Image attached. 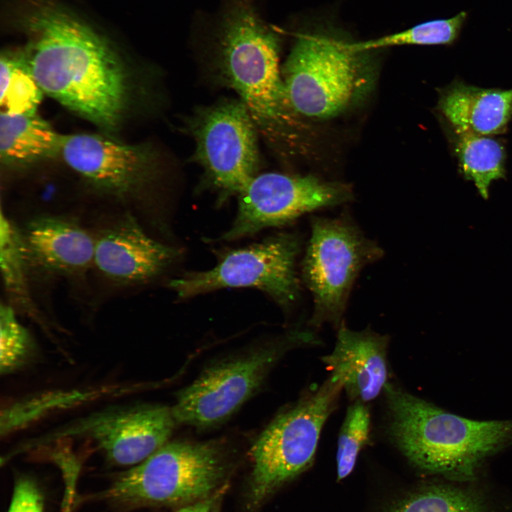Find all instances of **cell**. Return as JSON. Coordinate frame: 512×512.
Listing matches in <instances>:
<instances>
[{"label":"cell","instance_id":"1","mask_svg":"<svg viewBox=\"0 0 512 512\" xmlns=\"http://www.w3.org/2000/svg\"><path fill=\"white\" fill-rule=\"evenodd\" d=\"M28 24L37 34L28 63L42 92L104 129L117 127L126 74L107 41L56 6L38 7Z\"/></svg>","mask_w":512,"mask_h":512},{"label":"cell","instance_id":"2","mask_svg":"<svg viewBox=\"0 0 512 512\" xmlns=\"http://www.w3.org/2000/svg\"><path fill=\"white\" fill-rule=\"evenodd\" d=\"M216 62L225 84L248 110L270 145L292 144L296 113L279 68L280 38L260 16L255 0H228L217 27Z\"/></svg>","mask_w":512,"mask_h":512},{"label":"cell","instance_id":"3","mask_svg":"<svg viewBox=\"0 0 512 512\" xmlns=\"http://www.w3.org/2000/svg\"><path fill=\"white\" fill-rule=\"evenodd\" d=\"M388 434L402 454L429 472L472 478L484 459L512 441V420L459 416L388 383Z\"/></svg>","mask_w":512,"mask_h":512},{"label":"cell","instance_id":"4","mask_svg":"<svg viewBox=\"0 0 512 512\" xmlns=\"http://www.w3.org/2000/svg\"><path fill=\"white\" fill-rule=\"evenodd\" d=\"M351 42L327 31L302 33L281 68L290 105L297 114L335 117L353 102L361 80V56Z\"/></svg>","mask_w":512,"mask_h":512},{"label":"cell","instance_id":"5","mask_svg":"<svg viewBox=\"0 0 512 512\" xmlns=\"http://www.w3.org/2000/svg\"><path fill=\"white\" fill-rule=\"evenodd\" d=\"M341 390L331 375L279 413L261 433L251 450L250 498L254 504L311 463L322 428L336 408Z\"/></svg>","mask_w":512,"mask_h":512},{"label":"cell","instance_id":"6","mask_svg":"<svg viewBox=\"0 0 512 512\" xmlns=\"http://www.w3.org/2000/svg\"><path fill=\"white\" fill-rule=\"evenodd\" d=\"M224 473L216 444L167 442L122 473L107 496L127 506L186 503L209 495Z\"/></svg>","mask_w":512,"mask_h":512},{"label":"cell","instance_id":"7","mask_svg":"<svg viewBox=\"0 0 512 512\" xmlns=\"http://www.w3.org/2000/svg\"><path fill=\"white\" fill-rule=\"evenodd\" d=\"M302 262V277L313 297V326L338 328L361 270L383 255L382 249L346 216L313 217Z\"/></svg>","mask_w":512,"mask_h":512},{"label":"cell","instance_id":"8","mask_svg":"<svg viewBox=\"0 0 512 512\" xmlns=\"http://www.w3.org/2000/svg\"><path fill=\"white\" fill-rule=\"evenodd\" d=\"M318 343L304 331L213 364L177 395L171 407L177 423L197 427L226 420L256 392L281 356L297 344Z\"/></svg>","mask_w":512,"mask_h":512},{"label":"cell","instance_id":"9","mask_svg":"<svg viewBox=\"0 0 512 512\" xmlns=\"http://www.w3.org/2000/svg\"><path fill=\"white\" fill-rule=\"evenodd\" d=\"M187 127L195 142L194 159L217 188L239 194L257 176L259 133L240 100L198 109Z\"/></svg>","mask_w":512,"mask_h":512},{"label":"cell","instance_id":"10","mask_svg":"<svg viewBox=\"0 0 512 512\" xmlns=\"http://www.w3.org/2000/svg\"><path fill=\"white\" fill-rule=\"evenodd\" d=\"M300 242L294 235L281 234L225 255L213 269L188 274L170 286L181 297H189L223 287H252L287 306L298 297L295 262Z\"/></svg>","mask_w":512,"mask_h":512},{"label":"cell","instance_id":"11","mask_svg":"<svg viewBox=\"0 0 512 512\" xmlns=\"http://www.w3.org/2000/svg\"><path fill=\"white\" fill-rule=\"evenodd\" d=\"M176 423L171 407L166 406L111 405L70 421L41 438L89 439L110 462L134 466L168 442Z\"/></svg>","mask_w":512,"mask_h":512},{"label":"cell","instance_id":"12","mask_svg":"<svg viewBox=\"0 0 512 512\" xmlns=\"http://www.w3.org/2000/svg\"><path fill=\"white\" fill-rule=\"evenodd\" d=\"M352 198L344 184L313 176L278 173L257 175L239 193L238 213L224 240H234L263 228L284 225L317 209Z\"/></svg>","mask_w":512,"mask_h":512},{"label":"cell","instance_id":"13","mask_svg":"<svg viewBox=\"0 0 512 512\" xmlns=\"http://www.w3.org/2000/svg\"><path fill=\"white\" fill-rule=\"evenodd\" d=\"M60 152L69 166L97 188L119 196L136 192L156 171L149 148L97 134L62 137Z\"/></svg>","mask_w":512,"mask_h":512},{"label":"cell","instance_id":"14","mask_svg":"<svg viewBox=\"0 0 512 512\" xmlns=\"http://www.w3.org/2000/svg\"><path fill=\"white\" fill-rule=\"evenodd\" d=\"M175 256L174 249L149 237L127 215L95 240L93 262L112 281L134 284L157 275Z\"/></svg>","mask_w":512,"mask_h":512},{"label":"cell","instance_id":"15","mask_svg":"<svg viewBox=\"0 0 512 512\" xmlns=\"http://www.w3.org/2000/svg\"><path fill=\"white\" fill-rule=\"evenodd\" d=\"M338 329L333 351L321 360L351 399L370 401L388 384V337L369 329L353 331L343 322Z\"/></svg>","mask_w":512,"mask_h":512},{"label":"cell","instance_id":"16","mask_svg":"<svg viewBox=\"0 0 512 512\" xmlns=\"http://www.w3.org/2000/svg\"><path fill=\"white\" fill-rule=\"evenodd\" d=\"M28 258L46 270L80 272L94 262L95 241L77 223L57 216H39L23 236Z\"/></svg>","mask_w":512,"mask_h":512},{"label":"cell","instance_id":"17","mask_svg":"<svg viewBox=\"0 0 512 512\" xmlns=\"http://www.w3.org/2000/svg\"><path fill=\"white\" fill-rule=\"evenodd\" d=\"M437 109L452 129L501 134L512 119V89L482 88L454 80L440 91Z\"/></svg>","mask_w":512,"mask_h":512},{"label":"cell","instance_id":"18","mask_svg":"<svg viewBox=\"0 0 512 512\" xmlns=\"http://www.w3.org/2000/svg\"><path fill=\"white\" fill-rule=\"evenodd\" d=\"M62 137L36 112L0 116V154L5 164H25L60 151Z\"/></svg>","mask_w":512,"mask_h":512},{"label":"cell","instance_id":"19","mask_svg":"<svg viewBox=\"0 0 512 512\" xmlns=\"http://www.w3.org/2000/svg\"><path fill=\"white\" fill-rule=\"evenodd\" d=\"M447 133L458 161L459 171L466 180L474 183L483 198L488 199L491 183L506 176L503 143L494 136L458 131L449 127Z\"/></svg>","mask_w":512,"mask_h":512},{"label":"cell","instance_id":"20","mask_svg":"<svg viewBox=\"0 0 512 512\" xmlns=\"http://www.w3.org/2000/svg\"><path fill=\"white\" fill-rule=\"evenodd\" d=\"M468 14L463 11L451 18L430 20L375 39L351 42V47L356 52H367L396 46H451L458 41Z\"/></svg>","mask_w":512,"mask_h":512},{"label":"cell","instance_id":"21","mask_svg":"<svg viewBox=\"0 0 512 512\" xmlns=\"http://www.w3.org/2000/svg\"><path fill=\"white\" fill-rule=\"evenodd\" d=\"M0 77L3 112H36L43 92L32 74L28 61L17 56L2 55Z\"/></svg>","mask_w":512,"mask_h":512},{"label":"cell","instance_id":"22","mask_svg":"<svg viewBox=\"0 0 512 512\" xmlns=\"http://www.w3.org/2000/svg\"><path fill=\"white\" fill-rule=\"evenodd\" d=\"M37 348L28 331L18 321L14 309L1 304L0 309V372L13 373L30 363Z\"/></svg>","mask_w":512,"mask_h":512},{"label":"cell","instance_id":"23","mask_svg":"<svg viewBox=\"0 0 512 512\" xmlns=\"http://www.w3.org/2000/svg\"><path fill=\"white\" fill-rule=\"evenodd\" d=\"M0 264L6 289L23 302H27L26 267L28 261L23 235L11 221L1 213Z\"/></svg>","mask_w":512,"mask_h":512},{"label":"cell","instance_id":"24","mask_svg":"<svg viewBox=\"0 0 512 512\" xmlns=\"http://www.w3.org/2000/svg\"><path fill=\"white\" fill-rule=\"evenodd\" d=\"M370 416L364 402L354 401L348 407L342 424L336 453L338 479L353 471L358 455L370 439Z\"/></svg>","mask_w":512,"mask_h":512},{"label":"cell","instance_id":"25","mask_svg":"<svg viewBox=\"0 0 512 512\" xmlns=\"http://www.w3.org/2000/svg\"><path fill=\"white\" fill-rule=\"evenodd\" d=\"M391 512H485L474 496L449 486H433L399 503Z\"/></svg>","mask_w":512,"mask_h":512},{"label":"cell","instance_id":"26","mask_svg":"<svg viewBox=\"0 0 512 512\" xmlns=\"http://www.w3.org/2000/svg\"><path fill=\"white\" fill-rule=\"evenodd\" d=\"M43 498L37 484L28 476L19 477L8 512H43Z\"/></svg>","mask_w":512,"mask_h":512},{"label":"cell","instance_id":"27","mask_svg":"<svg viewBox=\"0 0 512 512\" xmlns=\"http://www.w3.org/2000/svg\"><path fill=\"white\" fill-rule=\"evenodd\" d=\"M212 503V500L200 501L181 508L175 512H210Z\"/></svg>","mask_w":512,"mask_h":512},{"label":"cell","instance_id":"28","mask_svg":"<svg viewBox=\"0 0 512 512\" xmlns=\"http://www.w3.org/2000/svg\"><path fill=\"white\" fill-rule=\"evenodd\" d=\"M211 512H217L216 509L214 508Z\"/></svg>","mask_w":512,"mask_h":512}]
</instances>
